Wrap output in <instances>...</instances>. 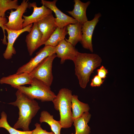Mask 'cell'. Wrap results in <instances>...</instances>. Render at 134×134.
<instances>
[{
    "mask_svg": "<svg viewBox=\"0 0 134 134\" xmlns=\"http://www.w3.org/2000/svg\"><path fill=\"white\" fill-rule=\"evenodd\" d=\"M41 123L45 122L50 126L51 129L54 134H60L62 128L59 121L55 120L53 115H51L47 111L43 110L41 113L39 119Z\"/></svg>",
    "mask_w": 134,
    "mask_h": 134,
    "instance_id": "ffe728a7",
    "label": "cell"
},
{
    "mask_svg": "<svg viewBox=\"0 0 134 134\" xmlns=\"http://www.w3.org/2000/svg\"><path fill=\"white\" fill-rule=\"evenodd\" d=\"M7 22V20L6 17H0V27L1 28L2 30L4 35V37L2 40V43L4 45H7V43L6 39V36L5 35L4 25Z\"/></svg>",
    "mask_w": 134,
    "mask_h": 134,
    "instance_id": "484cf974",
    "label": "cell"
},
{
    "mask_svg": "<svg viewBox=\"0 0 134 134\" xmlns=\"http://www.w3.org/2000/svg\"><path fill=\"white\" fill-rule=\"evenodd\" d=\"M102 61L100 57L96 54L78 52L73 62L75 74L81 87L86 88L92 73L100 65Z\"/></svg>",
    "mask_w": 134,
    "mask_h": 134,
    "instance_id": "7a4b0ae2",
    "label": "cell"
},
{
    "mask_svg": "<svg viewBox=\"0 0 134 134\" xmlns=\"http://www.w3.org/2000/svg\"><path fill=\"white\" fill-rule=\"evenodd\" d=\"M35 128L31 131V134H54L53 132H48L43 130L41 127L40 125L36 123L35 124Z\"/></svg>",
    "mask_w": 134,
    "mask_h": 134,
    "instance_id": "cb8c5ba5",
    "label": "cell"
},
{
    "mask_svg": "<svg viewBox=\"0 0 134 134\" xmlns=\"http://www.w3.org/2000/svg\"><path fill=\"white\" fill-rule=\"evenodd\" d=\"M71 103L73 120L81 116L84 113L88 112L90 109L88 104L82 102L78 100V96L77 95H72Z\"/></svg>",
    "mask_w": 134,
    "mask_h": 134,
    "instance_id": "d6986e66",
    "label": "cell"
},
{
    "mask_svg": "<svg viewBox=\"0 0 134 134\" xmlns=\"http://www.w3.org/2000/svg\"><path fill=\"white\" fill-rule=\"evenodd\" d=\"M19 5L17 0H0V17H5L6 11L12 9H16Z\"/></svg>",
    "mask_w": 134,
    "mask_h": 134,
    "instance_id": "603a6c76",
    "label": "cell"
},
{
    "mask_svg": "<svg viewBox=\"0 0 134 134\" xmlns=\"http://www.w3.org/2000/svg\"><path fill=\"white\" fill-rule=\"evenodd\" d=\"M100 13L96 14L94 18L88 21L82 25V38L80 41L83 48L93 52L92 39L94 31L101 16Z\"/></svg>",
    "mask_w": 134,
    "mask_h": 134,
    "instance_id": "ba28073f",
    "label": "cell"
},
{
    "mask_svg": "<svg viewBox=\"0 0 134 134\" xmlns=\"http://www.w3.org/2000/svg\"><path fill=\"white\" fill-rule=\"evenodd\" d=\"M0 119V128L6 129L10 134H31V131H21L18 130L11 126L8 123L7 120V115L5 112H2Z\"/></svg>",
    "mask_w": 134,
    "mask_h": 134,
    "instance_id": "7402d4cb",
    "label": "cell"
},
{
    "mask_svg": "<svg viewBox=\"0 0 134 134\" xmlns=\"http://www.w3.org/2000/svg\"><path fill=\"white\" fill-rule=\"evenodd\" d=\"M31 85L29 87L21 86L17 89L30 99H36L42 102L52 101L56 95L52 91L50 87L41 81L33 78Z\"/></svg>",
    "mask_w": 134,
    "mask_h": 134,
    "instance_id": "277c9868",
    "label": "cell"
},
{
    "mask_svg": "<svg viewBox=\"0 0 134 134\" xmlns=\"http://www.w3.org/2000/svg\"><path fill=\"white\" fill-rule=\"evenodd\" d=\"M91 116L89 112H86L73 120V125L75 130V134H90V128L88 125V123Z\"/></svg>",
    "mask_w": 134,
    "mask_h": 134,
    "instance_id": "e0dca14e",
    "label": "cell"
},
{
    "mask_svg": "<svg viewBox=\"0 0 134 134\" xmlns=\"http://www.w3.org/2000/svg\"><path fill=\"white\" fill-rule=\"evenodd\" d=\"M15 95L16 101L8 103L17 107L19 110V118L13 128L16 129L21 128L23 131H29V127L32 120L40 107L35 100L30 99L20 90H18Z\"/></svg>",
    "mask_w": 134,
    "mask_h": 134,
    "instance_id": "6da1fadb",
    "label": "cell"
},
{
    "mask_svg": "<svg viewBox=\"0 0 134 134\" xmlns=\"http://www.w3.org/2000/svg\"><path fill=\"white\" fill-rule=\"evenodd\" d=\"M104 80V79H102L97 75H96L92 79L90 86L92 87H99L103 83Z\"/></svg>",
    "mask_w": 134,
    "mask_h": 134,
    "instance_id": "d4e9b609",
    "label": "cell"
},
{
    "mask_svg": "<svg viewBox=\"0 0 134 134\" xmlns=\"http://www.w3.org/2000/svg\"><path fill=\"white\" fill-rule=\"evenodd\" d=\"M54 53L55 47L49 45L45 46L37 52L35 56L32 58L28 62L19 67L16 73L31 72L45 58Z\"/></svg>",
    "mask_w": 134,
    "mask_h": 134,
    "instance_id": "8992f818",
    "label": "cell"
},
{
    "mask_svg": "<svg viewBox=\"0 0 134 134\" xmlns=\"http://www.w3.org/2000/svg\"><path fill=\"white\" fill-rule=\"evenodd\" d=\"M42 34L37 23L33 24L30 32L26 35L25 41L29 55L31 56L40 46Z\"/></svg>",
    "mask_w": 134,
    "mask_h": 134,
    "instance_id": "5bb4252c",
    "label": "cell"
},
{
    "mask_svg": "<svg viewBox=\"0 0 134 134\" xmlns=\"http://www.w3.org/2000/svg\"><path fill=\"white\" fill-rule=\"evenodd\" d=\"M82 25L78 22L75 24H70L66 26L69 37L68 39L65 38V39L74 47L82 39Z\"/></svg>",
    "mask_w": 134,
    "mask_h": 134,
    "instance_id": "ac0fdd59",
    "label": "cell"
},
{
    "mask_svg": "<svg viewBox=\"0 0 134 134\" xmlns=\"http://www.w3.org/2000/svg\"><path fill=\"white\" fill-rule=\"evenodd\" d=\"M72 95L71 90L67 88H62L52 101L55 109L59 111V121L62 128H64L71 127L73 123L71 110Z\"/></svg>",
    "mask_w": 134,
    "mask_h": 134,
    "instance_id": "3957f363",
    "label": "cell"
},
{
    "mask_svg": "<svg viewBox=\"0 0 134 134\" xmlns=\"http://www.w3.org/2000/svg\"><path fill=\"white\" fill-rule=\"evenodd\" d=\"M57 0L52 1L41 0V3L47 8L49 9L55 14L56 18H55V24L57 27L63 28L70 24H75L78 22L73 18L69 16L62 12L56 5Z\"/></svg>",
    "mask_w": 134,
    "mask_h": 134,
    "instance_id": "9c48e42d",
    "label": "cell"
},
{
    "mask_svg": "<svg viewBox=\"0 0 134 134\" xmlns=\"http://www.w3.org/2000/svg\"><path fill=\"white\" fill-rule=\"evenodd\" d=\"M33 25V24H31L22 29L18 30L8 29L4 26V29L7 34V36L6 37L8 40L7 47L3 54V57L5 59H11L13 55L16 54V51L13 46L15 41L17 37L23 33L26 32L30 33Z\"/></svg>",
    "mask_w": 134,
    "mask_h": 134,
    "instance_id": "30bf717a",
    "label": "cell"
},
{
    "mask_svg": "<svg viewBox=\"0 0 134 134\" xmlns=\"http://www.w3.org/2000/svg\"><path fill=\"white\" fill-rule=\"evenodd\" d=\"M33 78L31 73L25 72L19 74L15 73L2 77L0 79V83L9 84L16 89L25 85L31 84Z\"/></svg>",
    "mask_w": 134,
    "mask_h": 134,
    "instance_id": "4fadbf2b",
    "label": "cell"
},
{
    "mask_svg": "<svg viewBox=\"0 0 134 134\" xmlns=\"http://www.w3.org/2000/svg\"><path fill=\"white\" fill-rule=\"evenodd\" d=\"M31 7L33 8V11L31 15H23L24 19L23 28L31 24L37 23L52 13V10L43 5L40 7H37L35 2L29 3V8Z\"/></svg>",
    "mask_w": 134,
    "mask_h": 134,
    "instance_id": "8fae6325",
    "label": "cell"
},
{
    "mask_svg": "<svg viewBox=\"0 0 134 134\" xmlns=\"http://www.w3.org/2000/svg\"><path fill=\"white\" fill-rule=\"evenodd\" d=\"M29 3L28 0H23L15 10H11L8 21L4 26L10 30H18L23 29L24 19L22 17L27 9L29 8Z\"/></svg>",
    "mask_w": 134,
    "mask_h": 134,
    "instance_id": "52a82bcc",
    "label": "cell"
},
{
    "mask_svg": "<svg viewBox=\"0 0 134 134\" xmlns=\"http://www.w3.org/2000/svg\"><path fill=\"white\" fill-rule=\"evenodd\" d=\"M97 75L102 79H104L106 77L108 73V70L103 66L97 69Z\"/></svg>",
    "mask_w": 134,
    "mask_h": 134,
    "instance_id": "4316f807",
    "label": "cell"
},
{
    "mask_svg": "<svg viewBox=\"0 0 134 134\" xmlns=\"http://www.w3.org/2000/svg\"><path fill=\"white\" fill-rule=\"evenodd\" d=\"M74 8L71 11L67 12L74 19L82 25L88 20L86 11L91 3L90 1L83 2L80 0H74Z\"/></svg>",
    "mask_w": 134,
    "mask_h": 134,
    "instance_id": "2e32d148",
    "label": "cell"
},
{
    "mask_svg": "<svg viewBox=\"0 0 134 134\" xmlns=\"http://www.w3.org/2000/svg\"><path fill=\"white\" fill-rule=\"evenodd\" d=\"M56 55L54 53L45 58L32 72L33 78L41 81L50 87L53 80V62Z\"/></svg>",
    "mask_w": 134,
    "mask_h": 134,
    "instance_id": "5b68a950",
    "label": "cell"
},
{
    "mask_svg": "<svg viewBox=\"0 0 134 134\" xmlns=\"http://www.w3.org/2000/svg\"><path fill=\"white\" fill-rule=\"evenodd\" d=\"M57 57L61 59L60 63L63 64L67 60L73 61L78 51L70 43L64 39L55 47Z\"/></svg>",
    "mask_w": 134,
    "mask_h": 134,
    "instance_id": "7c38bea8",
    "label": "cell"
},
{
    "mask_svg": "<svg viewBox=\"0 0 134 134\" xmlns=\"http://www.w3.org/2000/svg\"><path fill=\"white\" fill-rule=\"evenodd\" d=\"M67 34L66 26L63 28L57 27L43 45L55 47L65 38V36Z\"/></svg>",
    "mask_w": 134,
    "mask_h": 134,
    "instance_id": "44dd1931",
    "label": "cell"
},
{
    "mask_svg": "<svg viewBox=\"0 0 134 134\" xmlns=\"http://www.w3.org/2000/svg\"><path fill=\"white\" fill-rule=\"evenodd\" d=\"M55 18L51 14L37 23L42 34L41 46L43 45L57 27L55 24Z\"/></svg>",
    "mask_w": 134,
    "mask_h": 134,
    "instance_id": "9a60e30c",
    "label": "cell"
},
{
    "mask_svg": "<svg viewBox=\"0 0 134 134\" xmlns=\"http://www.w3.org/2000/svg\"></svg>",
    "mask_w": 134,
    "mask_h": 134,
    "instance_id": "83f0119b",
    "label": "cell"
}]
</instances>
